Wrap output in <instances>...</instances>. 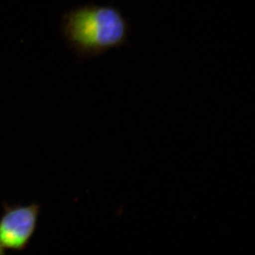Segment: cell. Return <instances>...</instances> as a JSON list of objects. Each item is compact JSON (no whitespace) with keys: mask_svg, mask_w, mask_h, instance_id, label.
Instances as JSON below:
<instances>
[{"mask_svg":"<svg viewBox=\"0 0 255 255\" xmlns=\"http://www.w3.org/2000/svg\"><path fill=\"white\" fill-rule=\"evenodd\" d=\"M5 253L4 249L1 246H0V255H4Z\"/></svg>","mask_w":255,"mask_h":255,"instance_id":"cell-3","label":"cell"},{"mask_svg":"<svg viewBox=\"0 0 255 255\" xmlns=\"http://www.w3.org/2000/svg\"><path fill=\"white\" fill-rule=\"evenodd\" d=\"M41 206L39 204L9 205L4 204L0 217V246L4 249L22 251L37 228Z\"/></svg>","mask_w":255,"mask_h":255,"instance_id":"cell-2","label":"cell"},{"mask_svg":"<svg viewBox=\"0 0 255 255\" xmlns=\"http://www.w3.org/2000/svg\"><path fill=\"white\" fill-rule=\"evenodd\" d=\"M61 31L75 55L90 59L124 46L128 39L130 24L116 6L87 4L64 14Z\"/></svg>","mask_w":255,"mask_h":255,"instance_id":"cell-1","label":"cell"}]
</instances>
